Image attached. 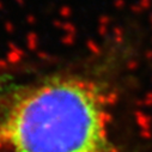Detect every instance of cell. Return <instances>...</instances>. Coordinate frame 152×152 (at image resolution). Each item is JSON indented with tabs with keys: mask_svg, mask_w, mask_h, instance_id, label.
<instances>
[{
	"mask_svg": "<svg viewBox=\"0 0 152 152\" xmlns=\"http://www.w3.org/2000/svg\"><path fill=\"white\" fill-rule=\"evenodd\" d=\"M19 80L10 73H0V103H1L18 85Z\"/></svg>",
	"mask_w": 152,
	"mask_h": 152,
	"instance_id": "cell-2",
	"label": "cell"
},
{
	"mask_svg": "<svg viewBox=\"0 0 152 152\" xmlns=\"http://www.w3.org/2000/svg\"><path fill=\"white\" fill-rule=\"evenodd\" d=\"M116 54L19 85L0 103V152H124Z\"/></svg>",
	"mask_w": 152,
	"mask_h": 152,
	"instance_id": "cell-1",
	"label": "cell"
}]
</instances>
